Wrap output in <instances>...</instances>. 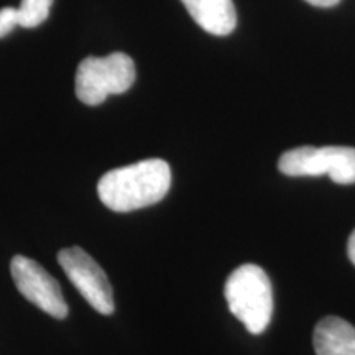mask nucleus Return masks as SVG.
Listing matches in <instances>:
<instances>
[{
  "instance_id": "nucleus-1",
  "label": "nucleus",
  "mask_w": 355,
  "mask_h": 355,
  "mask_svg": "<svg viewBox=\"0 0 355 355\" xmlns=\"http://www.w3.org/2000/svg\"><path fill=\"white\" fill-rule=\"evenodd\" d=\"M170 186V165L165 159L150 158L105 173L97 184V194L110 211L132 212L162 201Z\"/></svg>"
},
{
  "instance_id": "nucleus-3",
  "label": "nucleus",
  "mask_w": 355,
  "mask_h": 355,
  "mask_svg": "<svg viewBox=\"0 0 355 355\" xmlns=\"http://www.w3.org/2000/svg\"><path fill=\"white\" fill-rule=\"evenodd\" d=\"M135 64L125 53L89 56L76 71V96L86 105H99L112 94H123L135 83Z\"/></svg>"
},
{
  "instance_id": "nucleus-7",
  "label": "nucleus",
  "mask_w": 355,
  "mask_h": 355,
  "mask_svg": "<svg viewBox=\"0 0 355 355\" xmlns=\"http://www.w3.org/2000/svg\"><path fill=\"white\" fill-rule=\"evenodd\" d=\"M204 32L225 37L235 30L237 12L232 0H181Z\"/></svg>"
},
{
  "instance_id": "nucleus-4",
  "label": "nucleus",
  "mask_w": 355,
  "mask_h": 355,
  "mask_svg": "<svg viewBox=\"0 0 355 355\" xmlns=\"http://www.w3.org/2000/svg\"><path fill=\"white\" fill-rule=\"evenodd\" d=\"M278 170L286 176L327 175L337 184H355V148L298 146L279 157Z\"/></svg>"
},
{
  "instance_id": "nucleus-9",
  "label": "nucleus",
  "mask_w": 355,
  "mask_h": 355,
  "mask_svg": "<svg viewBox=\"0 0 355 355\" xmlns=\"http://www.w3.org/2000/svg\"><path fill=\"white\" fill-rule=\"evenodd\" d=\"M53 0H21L19 10V24L25 28L42 25L50 15Z\"/></svg>"
},
{
  "instance_id": "nucleus-2",
  "label": "nucleus",
  "mask_w": 355,
  "mask_h": 355,
  "mask_svg": "<svg viewBox=\"0 0 355 355\" xmlns=\"http://www.w3.org/2000/svg\"><path fill=\"white\" fill-rule=\"evenodd\" d=\"M230 313L250 334H261L273 314V288L259 265L245 263L230 273L224 288Z\"/></svg>"
},
{
  "instance_id": "nucleus-10",
  "label": "nucleus",
  "mask_w": 355,
  "mask_h": 355,
  "mask_svg": "<svg viewBox=\"0 0 355 355\" xmlns=\"http://www.w3.org/2000/svg\"><path fill=\"white\" fill-rule=\"evenodd\" d=\"M19 24V10L15 7H3L0 8V38L7 37L8 33L13 32Z\"/></svg>"
},
{
  "instance_id": "nucleus-12",
  "label": "nucleus",
  "mask_w": 355,
  "mask_h": 355,
  "mask_svg": "<svg viewBox=\"0 0 355 355\" xmlns=\"http://www.w3.org/2000/svg\"><path fill=\"white\" fill-rule=\"evenodd\" d=\"M347 255H349L350 261H352L354 266H355V229H354V232L350 234V237H349V242H347Z\"/></svg>"
},
{
  "instance_id": "nucleus-11",
  "label": "nucleus",
  "mask_w": 355,
  "mask_h": 355,
  "mask_svg": "<svg viewBox=\"0 0 355 355\" xmlns=\"http://www.w3.org/2000/svg\"><path fill=\"white\" fill-rule=\"evenodd\" d=\"M306 2L311 3V6H314V7L327 8V7H334V6H337V3H339L340 0H306Z\"/></svg>"
},
{
  "instance_id": "nucleus-8",
  "label": "nucleus",
  "mask_w": 355,
  "mask_h": 355,
  "mask_svg": "<svg viewBox=\"0 0 355 355\" xmlns=\"http://www.w3.org/2000/svg\"><path fill=\"white\" fill-rule=\"evenodd\" d=\"M316 355H355V327L343 318L327 316L314 327Z\"/></svg>"
},
{
  "instance_id": "nucleus-6",
  "label": "nucleus",
  "mask_w": 355,
  "mask_h": 355,
  "mask_svg": "<svg viewBox=\"0 0 355 355\" xmlns=\"http://www.w3.org/2000/svg\"><path fill=\"white\" fill-rule=\"evenodd\" d=\"M10 273L17 290L25 300L56 319L68 316V304L61 293L60 283L38 261L24 255H15L10 263Z\"/></svg>"
},
{
  "instance_id": "nucleus-5",
  "label": "nucleus",
  "mask_w": 355,
  "mask_h": 355,
  "mask_svg": "<svg viewBox=\"0 0 355 355\" xmlns=\"http://www.w3.org/2000/svg\"><path fill=\"white\" fill-rule=\"evenodd\" d=\"M58 261L69 278V282L78 288L83 298L101 314H112L115 309L114 293L107 275L101 265L92 259L81 247L63 248L58 254Z\"/></svg>"
}]
</instances>
